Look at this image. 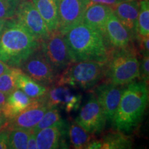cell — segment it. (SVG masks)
<instances>
[{
    "instance_id": "6da1fadb",
    "label": "cell",
    "mask_w": 149,
    "mask_h": 149,
    "mask_svg": "<svg viewBox=\"0 0 149 149\" xmlns=\"http://www.w3.org/2000/svg\"><path fill=\"white\" fill-rule=\"evenodd\" d=\"M40 47V41L16 19L7 20L0 35V60L19 67Z\"/></svg>"
},
{
    "instance_id": "7a4b0ae2",
    "label": "cell",
    "mask_w": 149,
    "mask_h": 149,
    "mask_svg": "<svg viewBox=\"0 0 149 149\" xmlns=\"http://www.w3.org/2000/svg\"><path fill=\"white\" fill-rule=\"evenodd\" d=\"M148 102V84L145 81L134 80L128 84L112 120L115 129L124 133L132 131L142 120Z\"/></svg>"
},
{
    "instance_id": "3957f363",
    "label": "cell",
    "mask_w": 149,
    "mask_h": 149,
    "mask_svg": "<svg viewBox=\"0 0 149 149\" xmlns=\"http://www.w3.org/2000/svg\"><path fill=\"white\" fill-rule=\"evenodd\" d=\"M64 36L72 62L107 61L109 51L103 36L83 22L72 28Z\"/></svg>"
},
{
    "instance_id": "277c9868",
    "label": "cell",
    "mask_w": 149,
    "mask_h": 149,
    "mask_svg": "<svg viewBox=\"0 0 149 149\" xmlns=\"http://www.w3.org/2000/svg\"><path fill=\"white\" fill-rule=\"evenodd\" d=\"M104 77L107 82L117 86H126L139 78V59L133 45L109 50Z\"/></svg>"
},
{
    "instance_id": "5b68a950",
    "label": "cell",
    "mask_w": 149,
    "mask_h": 149,
    "mask_svg": "<svg viewBox=\"0 0 149 149\" xmlns=\"http://www.w3.org/2000/svg\"><path fill=\"white\" fill-rule=\"evenodd\" d=\"M57 75V85H68L88 90L95 86L104 77L105 63L93 61L72 62Z\"/></svg>"
},
{
    "instance_id": "8992f818",
    "label": "cell",
    "mask_w": 149,
    "mask_h": 149,
    "mask_svg": "<svg viewBox=\"0 0 149 149\" xmlns=\"http://www.w3.org/2000/svg\"><path fill=\"white\" fill-rule=\"evenodd\" d=\"M40 49L57 75L72 63L64 36L58 31L40 42Z\"/></svg>"
},
{
    "instance_id": "52a82bcc",
    "label": "cell",
    "mask_w": 149,
    "mask_h": 149,
    "mask_svg": "<svg viewBox=\"0 0 149 149\" xmlns=\"http://www.w3.org/2000/svg\"><path fill=\"white\" fill-rule=\"evenodd\" d=\"M15 16L16 19L40 42L51 35L32 0H20Z\"/></svg>"
},
{
    "instance_id": "ba28073f",
    "label": "cell",
    "mask_w": 149,
    "mask_h": 149,
    "mask_svg": "<svg viewBox=\"0 0 149 149\" xmlns=\"http://www.w3.org/2000/svg\"><path fill=\"white\" fill-rule=\"evenodd\" d=\"M90 0H59L58 30L64 35L77 24L82 23Z\"/></svg>"
},
{
    "instance_id": "9c48e42d",
    "label": "cell",
    "mask_w": 149,
    "mask_h": 149,
    "mask_svg": "<svg viewBox=\"0 0 149 149\" xmlns=\"http://www.w3.org/2000/svg\"><path fill=\"white\" fill-rule=\"evenodd\" d=\"M107 119L95 95L80 110L75 122L89 133H101L105 128Z\"/></svg>"
},
{
    "instance_id": "30bf717a",
    "label": "cell",
    "mask_w": 149,
    "mask_h": 149,
    "mask_svg": "<svg viewBox=\"0 0 149 149\" xmlns=\"http://www.w3.org/2000/svg\"><path fill=\"white\" fill-rule=\"evenodd\" d=\"M22 71L38 83L51 86L55 82L57 74L43 55L40 47L22 65Z\"/></svg>"
},
{
    "instance_id": "8fae6325",
    "label": "cell",
    "mask_w": 149,
    "mask_h": 149,
    "mask_svg": "<svg viewBox=\"0 0 149 149\" xmlns=\"http://www.w3.org/2000/svg\"><path fill=\"white\" fill-rule=\"evenodd\" d=\"M82 97L74 94L66 85H53L48 87L43 97L46 106L50 108L60 107L66 113L77 111L80 107Z\"/></svg>"
},
{
    "instance_id": "7c38bea8",
    "label": "cell",
    "mask_w": 149,
    "mask_h": 149,
    "mask_svg": "<svg viewBox=\"0 0 149 149\" xmlns=\"http://www.w3.org/2000/svg\"><path fill=\"white\" fill-rule=\"evenodd\" d=\"M124 88L122 86L109 82L97 86L94 90L95 95L103 111L107 121L112 122L120 103Z\"/></svg>"
},
{
    "instance_id": "4fadbf2b",
    "label": "cell",
    "mask_w": 149,
    "mask_h": 149,
    "mask_svg": "<svg viewBox=\"0 0 149 149\" xmlns=\"http://www.w3.org/2000/svg\"><path fill=\"white\" fill-rule=\"evenodd\" d=\"M104 40L108 51L114 48H123L133 45L134 42L130 33L112 13L105 26Z\"/></svg>"
},
{
    "instance_id": "5bb4252c",
    "label": "cell",
    "mask_w": 149,
    "mask_h": 149,
    "mask_svg": "<svg viewBox=\"0 0 149 149\" xmlns=\"http://www.w3.org/2000/svg\"><path fill=\"white\" fill-rule=\"evenodd\" d=\"M48 109L43 97L35 99L26 109L8 121V129L18 128L31 130L38 124Z\"/></svg>"
},
{
    "instance_id": "9a60e30c",
    "label": "cell",
    "mask_w": 149,
    "mask_h": 149,
    "mask_svg": "<svg viewBox=\"0 0 149 149\" xmlns=\"http://www.w3.org/2000/svg\"><path fill=\"white\" fill-rule=\"evenodd\" d=\"M112 8L113 13L128 30L133 41H135L137 37V26L139 10V0L122 1Z\"/></svg>"
},
{
    "instance_id": "2e32d148",
    "label": "cell",
    "mask_w": 149,
    "mask_h": 149,
    "mask_svg": "<svg viewBox=\"0 0 149 149\" xmlns=\"http://www.w3.org/2000/svg\"><path fill=\"white\" fill-rule=\"evenodd\" d=\"M67 131L68 126H51L39 130L35 133L37 149L68 148V147L64 139Z\"/></svg>"
},
{
    "instance_id": "e0dca14e",
    "label": "cell",
    "mask_w": 149,
    "mask_h": 149,
    "mask_svg": "<svg viewBox=\"0 0 149 149\" xmlns=\"http://www.w3.org/2000/svg\"><path fill=\"white\" fill-rule=\"evenodd\" d=\"M113 12V8L109 6L90 3L86 10L82 22L95 30L104 37L106 24Z\"/></svg>"
},
{
    "instance_id": "ac0fdd59",
    "label": "cell",
    "mask_w": 149,
    "mask_h": 149,
    "mask_svg": "<svg viewBox=\"0 0 149 149\" xmlns=\"http://www.w3.org/2000/svg\"><path fill=\"white\" fill-rule=\"evenodd\" d=\"M32 1L50 33L57 31L59 25V0H32Z\"/></svg>"
},
{
    "instance_id": "d6986e66",
    "label": "cell",
    "mask_w": 149,
    "mask_h": 149,
    "mask_svg": "<svg viewBox=\"0 0 149 149\" xmlns=\"http://www.w3.org/2000/svg\"><path fill=\"white\" fill-rule=\"evenodd\" d=\"M34 100L35 99L29 97L22 90L16 88L8 94L6 103L1 110V112L8 122L26 109Z\"/></svg>"
},
{
    "instance_id": "ffe728a7",
    "label": "cell",
    "mask_w": 149,
    "mask_h": 149,
    "mask_svg": "<svg viewBox=\"0 0 149 149\" xmlns=\"http://www.w3.org/2000/svg\"><path fill=\"white\" fill-rule=\"evenodd\" d=\"M102 143V149H124L131 148L133 139L120 130L107 132L100 139Z\"/></svg>"
},
{
    "instance_id": "44dd1931",
    "label": "cell",
    "mask_w": 149,
    "mask_h": 149,
    "mask_svg": "<svg viewBox=\"0 0 149 149\" xmlns=\"http://www.w3.org/2000/svg\"><path fill=\"white\" fill-rule=\"evenodd\" d=\"M17 88L20 89L32 99H40L45 95L48 87L38 83L22 72L17 79Z\"/></svg>"
},
{
    "instance_id": "7402d4cb",
    "label": "cell",
    "mask_w": 149,
    "mask_h": 149,
    "mask_svg": "<svg viewBox=\"0 0 149 149\" xmlns=\"http://www.w3.org/2000/svg\"><path fill=\"white\" fill-rule=\"evenodd\" d=\"M67 133L70 145L75 149H86L89 143L94 139V135L89 133L75 122L68 124Z\"/></svg>"
},
{
    "instance_id": "603a6c76",
    "label": "cell",
    "mask_w": 149,
    "mask_h": 149,
    "mask_svg": "<svg viewBox=\"0 0 149 149\" xmlns=\"http://www.w3.org/2000/svg\"><path fill=\"white\" fill-rule=\"evenodd\" d=\"M68 124L61 118V116L57 108L48 109L38 124L33 128L32 131L37 133L43 128L51 127V126H59L67 127Z\"/></svg>"
},
{
    "instance_id": "cb8c5ba5",
    "label": "cell",
    "mask_w": 149,
    "mask_h": 149,
    "mask_svg": "<svg viewBox=\"0 0 149 149\" xmlns=\"http://www.w3.org/2000/svg\"><path fill=\"white\" fill-rule=\"evenodd\" d=\"M23 72L18 67H12L0 75V91L8 95L17 88V79Z\"/></svg>"
},
{
    "instance_id": "d4e9b609",
    "label": "cell",
    "mask_w": 149,
    "mask_h": 149,
    "mask_svg": "<svg viewBox=\"0 0 149 149\" xmlns=\"http://www.w3.org/2000/svg\"><path fill=\"white\" fill-rule=\"evenodd\" d=\"M31 130L14 128L9 129L8 148L26 149Z\"/></svg>"
},
{
    "instance_id": "484cf974",
    "label": "cell",
    "mask_w": 149,
    "mask_h": 149,
    "mask_svg": "<svg viewBox=\"0 0 149 149\" xmlns=\"http://www.w3.org/2000/svg\"><path fill=\"white\" fill-rule=\"evenodd\" d=\"M137 37L149 35V1L139 0V10L137 19Z\"/></svg>"
},
{
    "instance_id": "4316f807",
    "label": "cell",
    "mask_w": 149,
    "mask_h": 149,
    "mask_svg": "<svg viewBox=\"0 0 149 149\" xmlns=\"http://www.w3.org/2000/svg\"><path fill=\"white\" fill-rule=\"evenodd\" d=\"M19 0H0V19H8L15 16Z\"/></svg>"
},
{
    "instance_id": "83f0119b",
    "label": "cell",
    "mask_w": 149,
    "mask_h": 149,
    "mask_svg": "<svg viewBox=\"0 0 149 149\" xmlns=\"http://www.w3.org/2000/svg\"><path fill=\"white\" fill-rule=\"evenodd\" d=\"M139 78L148 84L149 79V58L144 56L139 61Z\"/></svg>"
},
{
    "instance_id": "f1b7e54d",
    "label": "cell",
    "mask_w": 149,
    "mask_h": 149,
    "mask_svg": "<svg viewBox=\"0 0 149 149\" xmlns=\"http://www.w3.org/2000/svg\"><path fill=\"white\" fill-rule=\"evenodd\" d=\"M9 129L0 131V149L8 148Z\"/></svg>"
},
{
    "instance_id": "f546056e",
    "label": "cell",
    "mask_w": 149,
    "mask_h": 149,
    "mask_svg": "<svg viewBox=\"0 0 149 149\" xmlns=\"http://www.w3.org/2000/svg\"><path fill=\"white\" fill-rule=\"evenodd\" d=\"M123 0H90L91 3H100V4L107 5L113 8L117 3H120Z\"/></svg>"
},
{
    "instance_id": "4dcf8cb0",
    "label": "cell",
    "mask_w": 149,
    "mask_h": 149,
    "mask_svg": "<svg viewBox=\"0 0 149 149\" xmlns=\"http://www.w3.org/2000/svg\"><path fill=\"white\" fill-rule=\"evenodd\" d=\"M27 148H29V149H37L35 133L33 132L32 130H31V134H30L29 139H28Z\"/></svg>"
},
{
    "instance_id": "1f68e13d",
    "label": "cell",
    "mask_w": 149,
    "mask_h": 149,
    "mask_svg": "<svg viewBox=\"0 0 149 149\" xmlns=\"http://www.w3.org/2000/svg\"><path fill=\"white\" fill-rule=\"evenodd\" d=\"M8 126V120L3 115L1 111H0V130L2 128H5Z\"/></svg>"
},
{
    "instance_id": "d6a6232c",
    "label": "cell",
    "mask_w": 149,
    "mask_h": 149,
    "mask_svg": "<svg viewBox=\"0 0 149 149\" xmlns=\"http://www.w3.org/2000/svg\"><path fill=\"white\" fill-rule=\"evenodd\" d=\"M8 95L0 91V111H1V110L3 109V107H4L6 103Z\"/></svg>"
},
{
    "instance_id": "836d02e7",
    "label": "cell",
    "mask_w": 149,
    "mask_h": 149,
    "mask_svg": "<svg viewBox=\"0 0 149 149\" xmlns=\"http://www.w3.org/2000/svg\"><path fill=\"white\" fill-rule=\"evenodd\" d=\"M10 68V66L6 64V63L3 62L2 61L0 60V75H1L3 72H5L6 70H8Z\"/></svg>"
},
{
    "instance_id": "e575fe53",
    "label": "cell",
    "mask_w": 149,
    "mask_h": 149,
    "mask_svg": "<svg viewBox=\"0 0 149 149\" xmlns=\"http://www.w3.org/2000/svg\"><path fill=\"white\" fill-rule=\"evenodd\" d=\"M7 19H0V35H1V33H2V31L3 29V27H4L6 22Z\"/></svg>"
},
{
    "instance_id": "d590c367",
    "label": "cell",
    "mask_w": 149,
    "mask_h": 149,
    "mask_svg": "<svg viewBox=\"0 0 149 149\" xmlns=\"http://www.w3.org/2000/svg\"><path fill=\"white\" fill-rule=\"evenodd\" d=\"M123 1H127V0H123Z\"/></svg>"
},
{
    "instance_id": "8d00e7d4",
    "label": "cell",
    "mask_w": 149,
    "mask_h": 149,
    "mask_svg": "<svg viewBox=\"0 0 149 149\" xmlns=\"http://www.w3.org/2000/svg\"><path fill=\"white\" fill-rule=\"evenodd\" d=\"M19 1H20V0H19Z\"/></svg>"
}]
</instances>
